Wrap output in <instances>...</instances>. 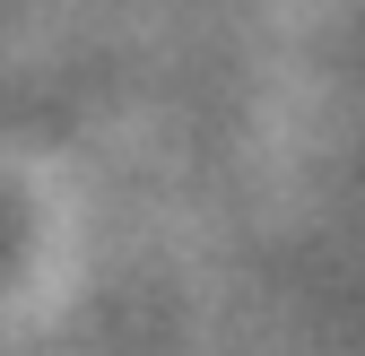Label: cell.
Returning a JSON list of instances; mask_svg holds the SVG:
<instances>
[{"mask_svg": "<svg viewBox=\"0 0 365 356\" xmlns=\"http://www.w3.org/2000/svg\"><path fill=\"white\" fill-rule=\"evenodd\" d=\"M0 244H9V235H0Z\"/></svg>", "mask_w": 365, "mask_h": 356, "instance_id": "1", "label": "cell"}]
</instances>
